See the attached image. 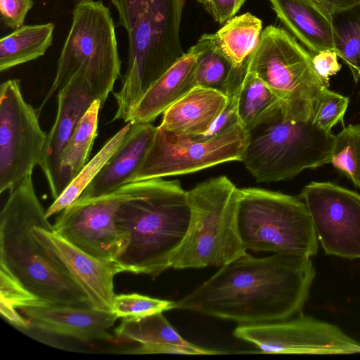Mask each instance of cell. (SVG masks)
Here are the masks:
<instances>
[{
    "label": "cell",
    "mask_w": 360,
    "mask_h": 360,
    "mask_svg": "<svg viewBox=\"0 0 360 360\" xmlns=\"http://www.w3.org/2000/svg\"><path fill=\"white\" fill-rule=\"evenodd\" d=\"M316 271L310 257L245 254L228 264L191 292L173 302L186 309L240 324L283 321L300 312Z\"/></svg>",
    "instance_id": "obj_1"
},
{
    "label": "cell",
    "mask_w": 360,
    "mask_h": 360,
    "mask_svg": "<svg viewBox=\"0 0 360 360\" xmlns=\"http://www.w3.org/2000/svg\"><path fill=\"white\" fill-rule=\"evenodd\" d=\"M124 198L115 217L127 245L115 259L123 271L155 278L170 268L171 259L184 240L191 209L178 180L162 178L122 186Z\"/></svg>",
    "instance_id": "obj_2"
},
{
    "label": "cell",
    "mask_w": 360,
    "mask_h": 360,
    "mask_svg": "<svg viewBox=\"0 0 360 360\" xmlns=\"http://www.w3.org/2000/svg\"><path fill=\"white\" fill-rule=\"evenodd\" d=\"M32 174L9 191L0 213V269L44 303L92 307L63 262L35 237L49 223Z\"/></svg>",
    "instance_id": "obj_3"
},
{
    "label": "cell",
    "mask_w": 360,
    "mask_h": 360,
    "mask_svg": "<svg viewBox=\"0 0 360 360\" xmlns=\"http://www.w3.org/2000/svg\"><path fill=\"white\" fill-rule=\"evenodd\" d=\"M184 0H117L120 26L128 40L120 89L113 94L112 121L127 120L148 88L184 53L180 25Z\"/></svg>",
    "instance_id": "obj_4"
},
{
    "label": "cell",
    "mask_w": 360,
    "mask_h": 360,
    "mask_svg": "<svg viewBox=\"0 0 360 360\" xmlns=\"http://www.w3.org/2000/svg\"><path fill=\"white\" fill-rule=\"evenodd\" d=\"M121 65L110 8L102 0H77L54 79L39 112L73 77L83 79L103 106L121 75Z\"/></svg>",
    "instance_id": "obj_5"
},
{
    "label": "cell",
    "mask_w": 360,
    "mask_h": 360,
    "mask_svg": "<svg viewBox=\"0 0 360 360\" xmlns=\"http://www.w3.org/2000/svg\"><path fill=\"white\" fill-rule=\"evenodd\" d=\"M238 194L239 188L226 176L209 179L187 191L191 224L170 268L222 266L247 253L237 228Z\"/></svg>",
    "instance_id": "obj_6"
},
{
    "label": "cell",
    "mask_w": 360,
    "mask_h": 360,
    "mask_svg": "<svg viewBox=\"0 0 360 360\" xmlns=\"http://www.w3.org/2000/svg\"><path fill=\"white\" fill-rule=\"evenodd\" d=\"M334 138L312 120H287L281 108L248 131L242 161L257 182L289 179L329 163Z\"/></svg>",
    "instance_id": "obj_7"
},
{
    "label": "cell",
    "mask_w": 360,
    "mask_h": 360,
    "mask_svg": "<svg viewBox=\"0 0 360 360\" xmlns=\"http://www.w3.org/2000/svg\"><path fill=\"white\" fill-rule=\"evenodd\" d=\"M237 228L245 249L311 257L319 240L298 196L258 188H239Z\"/></svg>",
    "instance_id": "obj_8"
},
{
    "label": "cell",
    "mask_w": 360,
    "mask_h": 360,
    "mask_svg": "<svg viewBox=\"0 0 360 360\" xmlns=\"http://www.w3.org/2000/svg\"><path fill=\"white\" fill-rule=\"evenodd\" d=\"M247 70L279 98L286 119L312 120L314 102L326 86L314 70L312 54L288 31L274 25L266 27L249 58Z\"/></svg>",
    "instance_id": "obj_9"
},
{
    "label": "cell",
    "mask_w": 360,
    "mask_h": 360,
    "mask_svg": "<svg viewBox=\"0 0 360 360\" xmlns=\"http://www.w3.org/2000/svg\"><path fill=\"white\" fill-rule=\"evenodd\" d=\"M247 141L248 131L241 125L205 141L168 131L158 126L131 182L189 174L226 162L242 161Z\"/></svg>",
    "instance_id": "obj_10"
},
{
    "label": "cell",
    "mask_w": 360,
    "mask_h": 360,
    "mask_svg": "<svg viewBox=\"0 0 360 360\" xmlns=\"http://www.w3.org/2000/svg\"><path fill=\"white\" fill-rule=\"evenodd\" d=\"M39 110L24 98L18 79L0 86V193L13 189L40 165L46 134Z\"/></svg>",
    "instance_id": "obj_11"
},
{
    "label": "cell",
    "mask_w": 360,
    "mask_h": 360,
    "mask_svg": "<svg viewBox=\"0 0 360 360\" xmlns=\"http://www.w3.org/2000/svg\"><path fill=\"white\" fill-rule=\"evenodd\" d=\"M233 335L257 346L262 353L342 354L360 353V343L335 325L306 316L292 319L240 324Z\"/></svg>",
    "instance_id": "obj_12"
},
{
    "label": "cell",
    "mask_w": 360,
    "mask_h": 360,
    "mask_svg": "<svg viewBox=\"0 0 360 360\" xmlns=\"http://www.w3.org/2000/svg\"><path fill=\"white\" fill-rule=\"evenodd\" d=\"M298 197L327 255L360 258V194L331 182L313 181Z\"/></svg>",
    "instance_id": "obj_13"
},
{
    "label": "cell",
    "mask_w": 360,
    "mask_h": 360,
    "mask_svg": "<svg viewBox=\"0 0 360 360\" xmlns=\"http://www.w3.org/2000/svg\"><path fill=\"white\" fill-rule=\"evenodd\" d=\"M124 198L121 186L105 195L77 199L58 216L53 229L86 253L102 260L115 261L127 245L115 221Z\"/></svg>",
    "instance_id": "obj_14"
},
{
    "label": "cell",
    "mask_w": 360,
    "mask_h": 360,
    "mask_svg": "<svg viewBox=\"0 0 360 360\" xmlns=\"http://www.w3.org/2000/svg\"><path fill=\"white\" fill-rule=\"evenodd\" d=\"M33 233L44 246L63 262L88 296L93 308L112 311L116 295L114 278L117 274L123 272L117 263L98 259L79 250L56 233L50 222L35 226Z\"/></svg>",
    "instance_id": "obj_15"
},
{
    "label": "cell",
    "mask_w": 360,
    "mask_h": 360,
    "mask_svg": "<svg viewBox=\"0 0 360 360\" xmlns=\"http://www.w3.org/2000/svg\"><path fill=\"white\" fill-rule=\"evenodd\" d=\"M17 309L34 329L52 335L70 337L84 342L112 340L113 336L108 330L118 318L112 311L91 307L39 302Z\"/></svg>",
    "instance_id": "obj_16"
},
{
    "label": "cell",
    "mask_w": 360,
    "mask_h": 360,
    "mask_svg": "<svg viewBox=\"0 0 360 360\" xmlns=\"http://www.w3.org/2000/svg\"><path fill=\"white\" fill-rule=\"evenodd\" d=\"M210 39L211 34H204L195 45L184 53L144 93L125 122L131 124L151 123L196 86L197 63L208 48Z\"/></svg>",
    "instance_id": "obj_17"
},
{
    "label": "cell",
    "mask_w": 360,
    "mask_h": 360,
    "mask_svg": "<svg viewBox=\"0 0 360 360\" xmlns=\"http://www.w3.org/2000/svg\"><path fill=\"white\" fill-rule=\"evenodd\" d=\"M94 100L96 98L89 85L79 77L70 79L57 92V113L46 134L39 165L54 200L59 196L58 181L63 150L79 121Z\"/></svg>",
    "instance_id": "obj_18"
},
{
    "label": "cell",
    "mask_w": 360,
    "mask_h": 360,
    "mask_svg": "<svg viewBox=\"0 0 360 360\" xmlns=\"http://www.w3.org/2000/svg\"><path fill=\"white\" fill-rule=\"evenodd\" d=\"M157 127L134 124L117 150L78 199L109 194L131 182L150 148Z\"/></svg>",
    "instance_id": "obj_19"
},
{
    "label": "cell",
    "mask_w": 360,
    "mask_h": 360,
    "mask_svg": "<svg viewBox=\"0 0 360 360\" xmlns=\"http://www.w3.org/2000/svg\"><path fill=\"white\" fill-rule=\"evenodd\" d=\"M278 18L312 54L334 51L331 12L318 0H269Z\"/></svg>",
    "instance_id": "obj_20"
},
{
    "label": "cell",
    "mask_w": 360,
    "mask_h": 360,
    "mask_svg": "<svg viewBox=\"0 0 360 360\" xmlns=\"http://www.w3.org/2000/svg\"><path fill=\"white\" fill-rule=\"evenodd\" d=\"M228 100L218 91L196 86L163 112L159 127L191 137L202 135L224 110Z\"/></svg>",
    "instance_id": "obj_21"
},
{
    "label": "cell",
    "mask_w": 360,
    "mask_h": 360,
    "mask_svg": "<svg viewBox=\"0 0 360 360\" xmlns=\"http://www.w3.org/2000/svg\"><path fill=\"white\" fill-rule=\"evenodd\" d=\"M102 107L100 100L93 101L63 150L58 181L59 195L89 161L97 136L98 115Z\"/></svg>",
    "instance_id": "obj_22"
},
{
    "label": "cell",
    "mask_w": 360,
    "mask_h": 360,
    "mask_svg": "<svg viewBox=\"0 0 360 360\" xmlns=\"http://www.w3.org/2000/svg\"><path fill=\"white\" fill-rule=\"evenodd\" d=\"M52 22L23 25L0 39V72L36 60L52 45Z\"/></svg>",
    "instance_id": "obj_23"
},
{
    "label": "cell",
    "mask_w": 360,
    "mask_h": 360,
    "mask_svg": "<svg viewBox=\"0 0 360 360\" xmlns=\"http://www.w3.org/2000/svg\"><path fill=\"white\" fill-rule=\"evenodd\" d=\"M162 312L140 316L125 317L115 329L119 338L141 344L174 345L185 347L193 354H218L221 351L195 345L183 338L172 326Z\"/></svg>",
    "instance_id": "obj_24"
},
{
    "label": "cell",
    "mask_w": 360,
    "mask_h": 360,
    "mask_svg": "<svg viewBox=\"0 0 360 360\" xmlns=\"http://www.w3.org/2000/svg\"><path fill=\"white\" fill-rule=\"evenodd\" d=\"M262 32V20L250 13L235 16L214 34L225 56L236 68H247L248 60L258 46Z\"/></svg>",
    "instance_id": "obj_25"
},
{
    "label": "cell",
    "mask_w": 360,
    "mask_h": 360,
    "mask_svg": "<svg viewBox=\"0 0 360 360\" xmlns=\"http://www.w3.org/2000/svg\"><path fill=\"white\" fill-rule=\"evenodd\" d=\"M247 68L235 67L218 46L214 34L200 56L195 74V84L214 89L227 97L237 92L247 72Z\"/></svg>",
    "instance_id": "obj_26"
},
{
    "label": "cell",
    "mask_w": 360,
    "mask_h": 360,
    "mask_svg": "<svg viewBox=\"0 0 360 360\" xmlns=\"http://www.w3.org/2000/svg\"><path fill=\"white\" fill-rule=\"evenodd\" d=\"M282 103L259 77L248 71L238 96L240 123L248 131L281 108Z\"/></svg>",
    "instance_id": "obj_27"
},
{
    "label": "cell",
    "mask_w": 360,
    "mask_h": 360,
    "mask_svg": "<svg viewBox=\"0 0 360 360\" xmlns=\"http://www.w3.org/2000/svg\"><path fill=\"white\" fill-rule=\"evenodd\" d=\"M131 127V124L127 122L126 125L110 138L96 155L88 161L75 178L47 208L46 210L47 218L59 214L80 197L85 188L121 145Z\"/></svg>",
    "instance_id": "obj_28"
},
{
    "label": "cell",
    "mask_w": 360,
    "mask_h": 360,
    "mask_svg": "<svg viewBox=\"0 0 360 360\" xmlns=\"http://www.w3.org/2000/svg\"><path fill=\"white\" fill-rule=\"evenodd\" d=\"M334 51L349 67L354 80L360 79V3L331 12Z\"/></svg>",
    "instance_id": "obj_29"
},
{
    "label": "cell",
    "mask_w": 360,
    "mask_h": 360,
    "mask_svg": "<svg viewBox=\"0 0 360 360\" xmlns=\"http://www.w3.org/2000/svg\"><path fill=\"white\" fill-rule=\"evenodd\" d=\"M330 162L360 188V124H349L335 135Z\"/></svg>",
    "instance_id": "obj_30"
},
{
    "label": "cell",
    "mask_w": 360,
    "mask_h": 360,
    "mask_svg": "<svg viewBox=\"0 0 360 360\" xmlns=\"http://www.w3.org/2000/svg\"><path fill=\"white\" fill-rule=\"evenodd\" d=\"M349 98L325 87L314 102L312 123L319 129L331 132L339 122H343Z\"/></svg>",
    "instance_id": "obj_31"
},
{
    "label": "cell",
    "mask_w": 360,
    "mask_h": 360,
    "mask_svg": "<svg viewBox=\"0 0 360 360\" xmlns=\"http://www.w3.org/2000/svg\"><path fill=\"white\" fill-rule=\"evenodd\" d=\"M173 301L136 293L116 295L112 311L120 317H140L172 309Z\"/></svg>",
    "instance_id": "obj_32"
},
{
    "label": "cell",
    "mask_w": 360,
    "mask_h": 360,
    "mask_svg": "<svg viewBox=\"0 0 360 360\" xmlns=\"http://www.w3.org/2000/svg\"><path fill=\"white\" fill-rule=\"evenodd\" d=\"M238 91L239 90L228 97L226 106L209 129L202 135L192 137L193 139L200 141L209 140L221 136L238 125H241L238 113Z\"/></svg>",
    "instance_id": "obj_33"
},
{
    "label": "cell",
    "mask_w": 360,
    "mask_h": 360,
    "mask_svg": "<svg viewBox=\"0 0 360 360\" xmlns=\"http://www.w3.org/2000/svg\"><path fill=\"white\" fill-rule=\"evenodd\" d=\"M0 293L1 301L16 309L41 302L2 269H0Z\"/></svg>",
    "instance_id": "obj_34"
},
{
    "label": "cell",
    "mask_w": 360,
    "mask_h": 360,
    "mask_svg": "<svg viewBox=\"0 0 360 360\" xmlns=\"http://www.w3.org/2000/svg\"><path fill=\"white\" fill-rule=\"evenodd\" d=\"M34 0H0L1 20L6 27L16 29L24 25Z\"/></svg>",
    "instance_id": "obj_35"
},
{
    "label": "cell",
    "mask_w": 360,
    "mask_h": 360,
    "mask_svg": "<svg viewBox=\"0 0 360 360\" xmlns=\"http://www.w3.org/2000/svg\"><path fill=\"white\" fill-rule=\"evenodd\" d=\"M335 51L325 50L312 55L314 70L326 87L329 86V78L336 75L342 65L338 60Z\"/></svg>",
    "instance_id": "obj_36"
},
{
    "label": "cell",
    "mask_w": 360,
    "mask_h": 360,
    "mask_svg": "<svg viewBox=\"0 0 360 360\" xmlns=\"http://www.w3.org/2000/svg\"><path fill=\"white\" fill-rule=\"evenodd\" d=\"M219 24H224L240 9L245 0H198Z\"/></svg>",
    "instance_id": "obj_37"
},
{
    "label": "cell",
    "mask_w": 360,
    "mask_h": 360,
    "mask_svg": "<svg viewBox=\"0 0 360 360\" xmlns=\"http://www.w3.org/2000/svg\"><path fill=\"white\" fill-rule=\"evenodd\" d=\"M122 354H193L191 350L183 347L165 344H141L139 347L120 351Z\"/></svg>",
    "instance_id": "obj_38"
},
{
    "label": "cell",
    "mask_w": 360,
    "mask_h": 360,
    "mask_svg": "<svg viewBox=\"0 0 360 360\" xmlns=\"http://www.w3.org/2000/svg\"><path fill=\"white\" fill-rule=\"evenodd\" d=\"M0 311L2 316L18 330H22L29 326V321L22 315H20L17 312L16 308L13 306L0 301Z\"/></svg>",
    "instance_id": "obj_39"
},
{
    "label": "cell",
    "mask_w": 360,
    "mask_h": 360,
    "mask_svg": "<svg viewBox=\"0 0 360 360\" xmlns=\"http://www.w3.org/2000/svg\"><path fill=\"white\" fill-rule=\"evenodd\" d=\"M360 3V0H323V4L330 11L341 10Z\"/></svg>",
    "instance_id": "obj_40"
},
{
    "label": "cell",
    "mask_w": 360,
    "mask_h": 360,
    "mask_svg": "<svg viewBox=\"0 0 360 360\" xmlns=\"http://www.w3.org/2000/svg\"><path fill=\"white\" fill-rule=\"evenodd\" d=\"M112 4V5L115 7L116 5H117V0H109Z\"/></svg>",
    "instance_id": "obj_41"
},
{
    "label": "cell",
    "mask_w": 360,
    "mask_h": 360,
    "mask_svg": "<svg viewBox=\"0 0 360 360\" xmlns=\"http://www.w3.org/2000/svg\"><path fill=\"white\" fill-rule=\"evenodd\" d=\"M318 1H321V3H323V0H318ZM323 5H324V4H323Z\"/></svg>",
    "instance_id": "obj_42"
}]
</instances>
